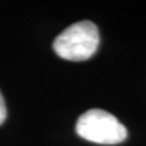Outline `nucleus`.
<instances>
[{"label":"nucleus","mask_w":146,"mask_h":146,"mask_svg":"<svg viewBox=\"0 0 146 146\" xmlns=\"http://www.w3.org/2000/svg\"><path fill=\"white\" fill-rule=\"evenodd\" d=\"M100 43L99 29L90 21L71 25L54 40L52 48L57 56L68 61H85L96 52Z\"/></svg>","instance_id":"f257e3e1"},{"label":"nucleus","mask_w":146,"mask_h":146,"mask_svg":"<svg viewBox=\"0 0 146 146\" xmlns=\"http://www.w3.org/2000/svg\"><path fill=\"white\" fill-rule=\"evenodd\" d=\"M76 131L80 138L102 145L119 144L128 136L127 128L115 116L99 108L84 112L77 121Z\"/></svg>","instance_id":"f03ea898"},{"label":"nucleus","mask_w":146,"mask_h":146,"mask_svg":"<svg viewBox=\"0 0 146 146\" xmlns=\"http://www.w3.org/2000/svg\"><path fill=\"white\" fill-rule=\"evenodd\" d=\"M5 119H6V106H5V100H4L1 93H0V124H3Z\"/></svg>","instance_id":"7ed1b4c3"}]
</instances>
